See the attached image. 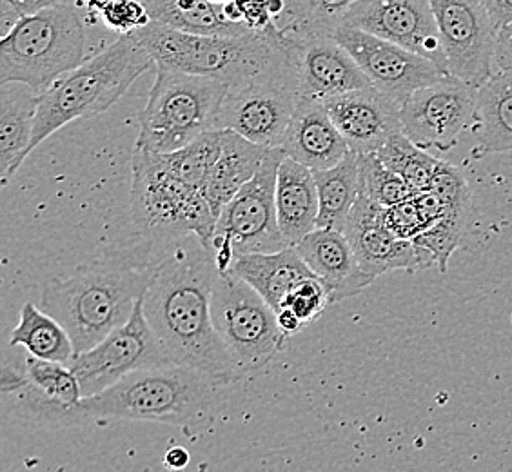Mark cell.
I'll list each match as a JSON object with an SVG mask.
<instances>
[{
  "label": "cell",
  "instance_id": "25",
  "mask_svg": "<svg viewBox=\"0 0 512 472\" xmlns=\"http://www.w3.org/2000/svg\"><path fill=\"white\" fill-rule=\"evenodd\" d=\"M229 273L246 280L275 311L302 280L316 276L295 246L275 253L238 256Z\"/></svg>",
  "mask_w": 512,
  "mask_h": 472
},
{
  "label": "cell",
  "instance_id": "33",
  "mask_svg": "<svg viewBox=\"0 0 512 472\" xmlns=\"http://www.w3.org/2000/svg\"><path fill=\"white\" fill-rule=\"evenodd\" d=\"M358 155V153H356ZM360 193L380 206L389 207L414 197L413 187L402 175L387 168L376 153L358 155Z\"/></svg>",
  "mask_w": 512,
  "mask_h": 472
},
{
  "label": "cell",
  "instance_id": "21",
  "mask_svg": "<svg viewBox=\"0 0 512 472\" xmlns=\"http://www.w3.org/2000/svg\"><path fill=\"white\" fill-rule=\"evenodd\" d=\"M278 148L313 171L333 168L349 151L324 100L318 99L298 100Z\"/></svg>",
  "mask_w": 512,
  "mask_h": 472
},
{
  "label": "cell",
  "instance_id": "44",
  "mask_svg": "<svg viewBox=\"0 0 512 472\" xmlns=\"http://www.w3.org/2000/svg\"><path fill=\"white\" fill-rule=\"evenodd\" d=\"M211 2H215V4H218V6H224V4L231 2V0H211Z\"/></svg>",
  "mask_w": 512,
  "mask_h": 472
},
{
  "label": "cell",
  "instance_id": "11",
  "mask_svg": "<svg viewBox=\"0 0 512 472\" xmlns=\"http://www.w3.org/2000/svg\"><path fill=\"white\" fill-rule=\"evenodd\" d=\"M286 153L273 148L255 177L227 202L218 215L211 253H275L287 246L276 215V180Z\"/></svg>",
  "mask_w": 512,
  "mask_h": 472
},
{
  "label": "cell",
  "instance_id": "42",
  "mask_svg": "<svg viewBox=\"0 0 512 472\" xmlns=\"http://www.w3.org/2000/svg\"><path fill=\"white\" fill-rule=\"evenodd\" d=\"M276 320H278V325H280L282 333H284L287 338L298 335L304 327H307V325L304 324L291 309H287V307H282V309L276 311Z\"/></svg>",
  "mask_w": 512,
  "mask_h": 472
},
{
  "label": "cell",
  "instance_id": "22",
  "mask_svg": "<svg viewBox=\"0 0 512 472\" xmlns=\"http://www.w3.org/2000/svg\"><path fill=\"white\" fill-rule=\"evenodd\" d=\"M40 93L22 82L0 89V177L6 186L30 157Z\"/></svg>",
  "mask_w": 512,
  "mask_h": 472
},
{
  "label": "cell",
  "instance_id": "5",
  "mask_svg": "<svg viewBox=\"0 0 512 472\" xmlns=\"http://www.w3.org/2000/svg\"><path fill=\"white\" fill-rule=\"evenodd\" d=\"M157 68L204 75L235 86L253 77L282 48V31L275 22L266 30L240 35H197L151 20L135 31Z\"/></svg>",
  "mask_w": 512,
  "mask_h": 472
},
{
  "label": "cell",
  "instance_id": "6",
  "mask_svg": "<svg viewBox=\"0 0 512 472\" xmlns=\"http://www.w3.org/2000/svg\"><path fill=\"white\" fill-rule=\"evenodd\" d=\"M86 26L77 2L20 17L0 42V86L28 84L39 93L84 62Z\"/></svg>",
  "mask_w": 512,
  "mask_h": 472
},
{
  "label": "cell",
  "instance_id": "38",
  "mask_svg": "<svg viewBox=\"0 0 512 472\" xmlns=\"http://www.w3.org/2000/svg\"><path fill=\"white\" fill-rule=\"evenodd\" d=\"M244 13V24L249 30H266L275 22L271 11V0H237Z\"/></svg>",
  "mask_w": 512,
  "mask_h": 472
},
{
  "label": "cell",
  "instance_id": "17",
  "mask_svg": "<svg viewBox=\"0 0 512 472\" xmlns=\"http://www.w3.org/2000/svg\"><path fill=\"white\" fill-rule=\"evenodd\" d=\"M280 30L295 59L300 99L327 100L373 86L333 33L293 30L289 26H280Z\"/></svg>",
  "mask_w": 512,
  "mask_h": 472
},
{
  "label": "cell",
  "instance_id": "26",
  "mask_svg": "<svg viewBox=\"0 0 512 472\" xmlns=\"http://www.w3.org/2000/svg\"><path fill=\"white\" fill-rule=\"evenodd\" d=\"M471 124L474 158L512 151V73L498 71L483 82Z\"/></svg>",
  "mask_w": 512,
  "mask_h": 472
},
{
  "label": "cell",
  "instance_id": "19",
  "mask_svg": "<svg viewBox=\"0 0 512 472\" xmlns=\"http://www.w3.org/2000/svg\"><path fill=\"white\" fill-rule=\"evenodd\" d=\"M324 104L347 146L358 155L378 153L394 133L404 131L402 102L375 86L347 91Z\"/></svg>",
  "mask_w": 512,
  "mask_h": 472
},
{
  "label": "cell",
  "instance_id": "41",
  "mask_svg": "<svg viewBox=\"0 0 512 472\" xmlns=\"http://www.w3.org/2000/svg\"><path fill=\"white\" fill-rule=\"evenodd\" d=\"M498 28L512 22V0H482Z\"/></svg>",
  "mask_w": 512,
  "mask_h": 472
},
{
  "label": "cell",
  "instance_id": "1",
  "mask_svg": "<svg viewBox=\"0 0 512 472\" xmlns=\"http://www.w3.org/2000/svg\"><path fill=\"white\" fill-rule=\"evenodd\" d=\"M218 269L197 236L177 240L157 260L142 296L144 315L173 364L186 365L226 387L240 380L213 324Z\"/></svg>",
  "mask_w": 512,
  "mask_h": 472
},
{
  "label": "cell",
  "instance_id": "16",
  "mask_svg": "<svg viewBox=\"0 0 512 472\" xmlns=\"http://www.w3.org/2000/svg\"><path fill=\"white\" fill-rule=\"evenodd\" d=\"M333 37L353 55L371 84L398 102H404L416 89L445 77L433 60L373 33L340 24Z\"/></svg>",
  "mask_w": 512,
  "mask_h": 472
},
{
  "label": "cell",
  "instance_id": "31",
  "mask_svg": "<svg viewBox=\"0 0 512 472\" xmlns=\"http://www.w3.org/2000/svg\"><path fill=\"white\" fill-rule=\"evenodd\" d=\"M220 149H222V129H213L200 135L197 140H193L184 148L171 153H158V155L162 164L171 173H175L184 182L204 191L209 173L220 155Z\"/></svg>",
  "mask_w": 512,
  "mask_h": 472
},
{
  "label": "cell",
  "instance_id": "20",
  "mask_svg": "<svg viewBox=\"0 0 512 472\" xmlns=\"http://www.w3.org/2000/svg\"><path fill=\"white\" fill-rule=\"evenodd\" d=\"M298 255L324 284L331 304L360 295L375 280L365 275L344 231L316 227L295 246Z\"/></svg>",
  "mask_w": 512,
  "mask_h": 472
},
{
  "label": "cell",
  "instance_id": "12",
  "mask_svg": "<svg viewBox=\"0 0 512 472\" xmlns=\"http://www.w3.org/2000/svg\"><path fill=\"white\" fill-rule=\"evenodd\" d=\"M169 364L173 362L153 333L140 298L126 324L113 329L88 351L75 354L68 365L79 378L84 398H88L135 371Z\"/></svg>",
  "mask_w": 512,
  "mask_h": 472
},
{
  "label": "cell",
  "instance_id": "4",
  "mask_svg": "<svg viewBox=\"0 0 512 472\" xmlns=\"http://www.w3.org/2000/svg\"><path fill=\"white\" fill-rule=\"evenodd\" d=\"M153 64L135 33L119 35L108 48L84 60L40 93L30 153L71 122L106 113Z\"/></svg>",
  "mask_w": 512,
  "mask_h": 472
},
{
  "label": "cell",
  "instance_id": "37",
  "mask_svg": "<svg viewBox=\"0 0 512 472\" xmlns=\"http://www.w3.org/2000/svg\"><path fill=\"white\" fill-rule=\"evenodd\" d=\"M384 218L387 227L402 240H414L416 236L422 235L427 227L424 215L414 197L385 207Z\"/></svg>",
  "mask_w": 512,
  "mask_h": 472
},
{
  "label": "cell",
  "instance_id": "35",
  "mask_svg": "<svg viewBox=\"0 0 512 472\" xmlns=\"http://www.w3.org/2000/svg\"><path fill=\"white\" fill-rule=\"evenodd\" d=\"M84 4L117 35H131L151 22L148 8L142 0H86Z\"/></svg>",
  "mask_w": 512,
  "mask_h": 472
},
{
  "label": "cell",
  "instance_id": "13",
  "mask_svg": "<svg viewBox=\"0 0 512 472\" xmlns=\"http://www.w3.org/2000/svg\"><path fill=\"white\" fill-rule=\"evenodd\" d=\"M478 86L454 75H445L416 89L402 102V129L418 148L447 153L473 122Z\"/></svg>",
  "mask_w": 512,
  "mask_h": 472
},
{
  "label": "cell",
  "instance_id": "28",
  "mask_svg": "<svg viewBox=\"0 0 512 472\" xmlns=\"http://www.w3.org/2000/svg\"><path fill=\"white\" fill-rule=\"evenodd\" d=\"M149 17L169 28L197 35H240L249 31L240 22L227 19L211 0H149Z\"/></svg>",
  "mask_w": 512,
  "mask_h": 472
},
{
  "label": "cell",
  "instance_id": "24",
  "mask_svg": "<svg viewBox=\"0 0 512 472\" xmlns=\"http://www.w3.org/2000/svg\"><path fill=\"white\" fill-rule=\"evenodd\" d=\"M271 149L242 137L233 129H222V149L204 187V195L215 217L218 218L227 202L255 177Z\"/></svg>",
  "mask_w": 512,
  "mask_h": 472
},
{
  "label": "cell",
  "instance_id": "30",
  "mask_svg": "<svg viewBox=\"0 0 512 472\" xmlns=\"http://www.w3.org/2000/svg\"><path fill=\"white\" fill-rule=\"evenodd\" d=\"M387 168L393 169L413 187L414 195L431 186L442 160L431 155L427 149L418 148L404 131L394 133L376 153Z\"/></svg>",
  "mask_w": 512,
  "mask_h": 472
},
{
  "label": "cell",
  "instance_id": "45",
  "mask_svg": "<svg viewBox=\"0 0 512 472\" xmlns=\"http://www.w3.org/2000/svg\"><path fill=\"white\" fill-rule=\"evenodd\" d=\"M68 2H77V4H84V2H86V0H68Z\"/></svg>",
  "mask_w": 512,
  "mask_h": 472
},
{
  "label": "cell",
  "instance_id": "46",
  "mask_svg": "<svg viewBox=\"0 0 512 472\" xmlns=\"http://www.w3.org/2000/svg\"><path fill=\"white\" fill-rule=\"evenodd\" d=\"M511 73H512V71H511Z\"/></svg>",
  "mask_w": 512,
  "mask_h": 472
},
{
  "label": "cell",
  "instance_id": "7",
  "mask_svg": "<svg viewBox=\"0 0 512 472\" xmlns=\"http://www.w3.org/2000/svg\"><path fill=\"white\" fill-rule=\"evenodd\" d=\"M131 171L129 207L138 235L157 246L197 236L211 251L217 217L204 191L171 173L153 151L135 149Z\"/></svg>",
  "mask_w": 512,
  "mask_h": 472
},
{
  "label": "cell",
  "instance_id": "23",
  "mask_svg": "<svg viewBox=\"0 0 512 472\" xmlns=\"http://www.w3.org/2000/svg\"><path fill=\"white\" fill-rule=\"evenodd\" d=\"M318 187L313 169L284 157L276 180V215L287 246H296L315 231L318 222Z\"/></svg>",
  "mask_w": 512,
  "mask_h": 472
},
{
  "label": "cell",
  "instance_id": "29",
  "mask_svg": "<svg viewBox=\"0 0 512 472\" xmlns=\"http://www.w3.org/2000/svg\"><path fill=\"white\" fill-rule=\"evenodd\" d=\"M11 345L24 347L28 354L40 360L60 364H69L75 356V345L68 329L55 316L31 302L20 311L19 324L11 331Z\"/></svg>",
  "mask_w": 512,
  "mask_h": 472
},
{
  "label": "cell",
  "instance_id": "43",
  "mask_svg": "<svg viewBox=\"0 0 512 472\" xmlns=\"http://www.w3.org/2000/svg\"><path fill=\"white\" fill-rule=\"evenodd\" d=\"M189 462H191V454L184 447H173L164 456V467H168L171 471H182L188 467Z\"/></svg>",
  "mask_w": 512,
  "mask_h": 472
},
{
  "label": "cell",
  "instance_id": "8",
  "mask_svg": "<svg viewBox=\"0 0 512 472\" xmlns=\"http://www.w3.org/2000/svg\"><path fill=\"white\" fill-rule=\"evenodd\" d=\"M227 89L222 80L157 68V79L140 113L135 149L171 153L218 129Z\"/></svg>",
  "mask_w": 512,
  "mask_h": 472
},
{
  "label": "cell",
  "instance_id": "10",
  "mask_svg": "<svg viewBox=\"0 0 512 472\" xmlns=\"http://www.w3.org/2000/svg\"><path fill=\"white\" fill-rule=\"evenodd\" d=\"M213 324L238 376L260 371L286 347L276 311L233 273H218L211 302Z\"/></svg>",
  "mask_w": 512,
  "mask_h": 472
},
{
  "label": "cell",
  "instance_id": "18",
  "mask_svg": "<svg viewBox=\"0 0 512 472\" xmlns=\"http://www.w3.org/2000/svg\"><path fill=\"white\" fill-rule=\"evenodd\" d=\"M384 211V206L360 193L345 222L344 235L365 275L376 280L393 271H416L434 266L431 256L413 240H402L394 235L385 224Z\"/></svg>",
  "mask_w": 512,
  "mask_h": 472
},
{
  "label": "cell",
  "instance_id": "39",
  "mask_svg": "<svg viewBox=\"0 0 512 472\" xmlns=\"http://www.w3.org/2000/svg\"><path fill=\"white\" fill-rule=\"evenodd\" d=\"M59 2H68V0H2V22L6 31L24 15H30L35 11L48 8Z\"/></svg>",
  "mask_w": 512,
  "mask_h": 472
},
{
  "label": "cell",
  "instance_id": "3",
  "mask_svg": "<svg viewBox=\"0 0 512 472\" xmlns=\"http://www.w3.org/2000/svg\"><path fill=\"white\" fill-rule=\"evenodd\" d=\"M220 387L197 369L160 365L135 371L106 391L82 398V407L91 422H160L189 433L213 416Z\"/></svg>",
  "mask_w": 512,
  "mask_h": 472
},
{
  "label": "cell",
  "instance_id": "14",
  "mask_svg": "<svg viewBox=\"0 0 512 472\" xmlns=\"http://www.w3.org/2000/svg\"><path fill=\"white\" fill-rule=\"evenodd\" d=\"M449 73L482 86L494 75L500 28L482 0H431Z\"/></svg>",
  "mask_w": 512,
  "mask_h": 472
},
{
  "label": "cell",
  "instance_id": "9",
  "mask_svg": "<svg viewBox=\"0 0 512 472\" xmlns=\"http://www.w3.org/2000/svg\"><path fill=\"white\" fill-rule=\"evenodd\" d=\"M298 100V71L282 35V48L264 68L229 86L218 129H233L256 144L278 148Z\"/></svg>",
  "mask_w": 512,
  "mask_h": 472
},
{
  "label": "cell",
  "instance_id": "27",
  "mask_svg": "<svg viewBox=\"0 0 512 472\" xmlns=\"http://www.w3.org/2000/svg\"><path fill=\"white\" fill-rule=\"evenodd\" d=\"M313 173H315L318 202H320L316 227L344 231L345 222L360 195L358 155L353 149H349L347 155L336 166L318 169Z\"/></svg>",
  "mask_w": 512,
  "mask_h": 472
},
{
  "label": "cell",
  "instance_id": "36",
  "mask_svg": "<svg viewBox=\"0 0 512 472\" xmlns=\"http://www.w3.org/2000/svg\"><path fill=\"white\" fill-rule=\"evenodd\" d=\"M331 305V298L325 289L322 280L318 276H311L302 280L298 286L286 296V300L280 305L287 307L295 313L304 324L309 325L316 322L324 315L325 307Z\"/></svg>",
  "mask_w": 512,
  "mask_h": 472
},
{
  "label": "cell",
  "instance_id": "32",
  "mask_svg": "<svg viewBox=\"0 0 512 472\" xmlns=\"http://www.w3.org/2000/svg\"><path fill=\"white\" fill-rule=\"evenodd\" d=\"M471 206H453L444 217L438 218L425 229L422 235L416 236L413 242L431 256L433 264L445 273L449 260L462 242L463 233L469 226Z\"/></svg>",
  "mask_w": 512,
  "mask_h": 472
},
{
  "label": "cell",
  "instance_id": "2",
  "mask_svg": "<svg viewBox=\"0 0 512 472\" xmlns=\"http://www.w3.org/2000/svg\"><path fill=\"white\" fill-rule=\"evenodd\" d=\"M157 244L142 238L126 247H108L68 278L42 289L40 307L68 329L75 354L99 344L126 324L153 275Z\"/></svg>",
  "mask_w": 512,
  "mask_h": 472
},
{
  "label": "cell",
  "instance_id": "15",
  "mask_svg": "<svg viewBox=\"0 0 512 472\" xmlns=\"http://www.w3.org/2000/svg\"><path fill=\"white\" fill-rule=\"evenodd\" d=\"M340 24L391 40L451 75L431 0H358Z\"/></svg>",
  "mask_w": 512,
  "mask_h": 472
},
{
  "label": "cell",
  "instance_id": "40",
  "mask_svg": "<svg viewBox=\"0 0 512 472\" xmlns=\"http://www.w3.org/2000/svg\"><path fill=\"white\" fill-rule=\"evenodd\" d=\"M494 66L498 71L511 73L512 71V22L505 24L498 31L496 51H494Z\"/></svg>",
  "mask_w": 512,
  "mask_h": 472
},
{
  "label": "cell",
  "instance_id": "34",
  "mask_svg": "<svg viewBox=\"0 0 512 472\" xmlns=\"http://www.w3.org/2000/svg\"><path fill=\"white\" fill-rule=\"evenodd\" d=\"M358 0H286V26L300 31L333 33L340 26L345 13Z\"/></svg>",
  "mask_w": 512,
  "mask_h": 472
}]
</instances>
